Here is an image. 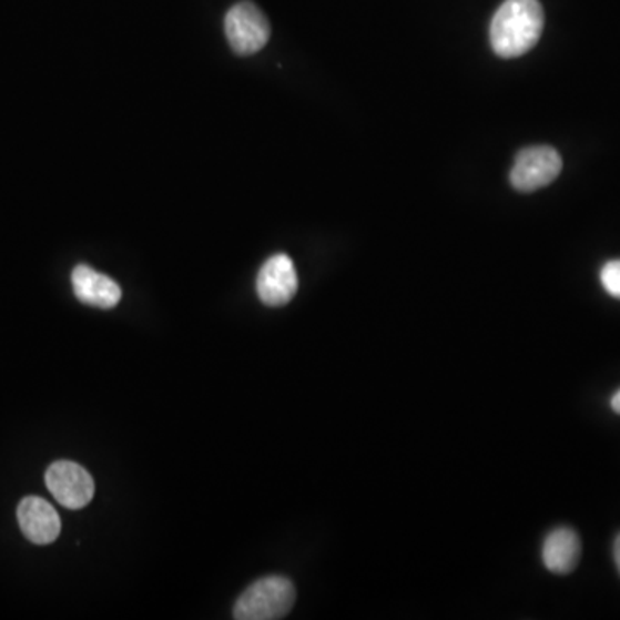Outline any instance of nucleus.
<instances>
[{"label":"nucleus","instance_id":"nucleus-1","mask_svg":"<svg viewBox=\"0 0 620 620\" xmlns=\"http://www.w3.org/2000/svg\"><path fill=\"white\" fill-rule=\"evenodd\" d=\"M543 27L540 0H505L491 20L489 42L500 58H519L538 43Z\"/></svg>","mask_w":620,"mask_h":620},{"label":"nucleus","instance_id":"nucleus-2","mask_svg":"<svg viewBox=\"0 0 620 620\" xmlns=\"http://www.w3.org/2000/svg\"><path fill=\"white\" fill-rule=\"evenodd\" d=\"M295 598V586L288 578L267 576L243 591L233 616L238 620L283 619L293 609Z\"/></svg>","mask_w":620,"mask_h":620},{"label":"nucleus","instance_id":"nucleus-3","mask_svg":"<svg viewBox=\"0 0 620 620\" xmlns=\"http://www.w3.org/2000/svg\"><path fill=\"white\" fill-rule=\"evenodd\" d=\"M224 31L236 54L252 55L263 51L270 42L271 24L254 2L243 0L227 11Z\"/></svg>","mask_w":620,"mask_h":620},{"label":"nucleus","instance_id":"nucleus-4","mask_svg":"<svg viewBox=\"0 0 620 620\" xmlns=\"http://www.w3.org/2000/svg\"><path fill=\"white\" fill-rule=\"evenodd\" d=\"M562 171V157L553 146H528L517 154L510 183L519 192H536L553 183Z\"/></svg>","mask_w":620,"mask_h":620},{"label":"nucleus","instance_id":"nucleus-5","mask_svg":"<svg viewBox=\"0 0 620 620\" xmlns=\"http://www.w3.org/2000/svg\"><path fill=\"white\" fill-rule=\"evenodd\" d=\"M47 488L68 509H83L95 495V482L85 467L70 460L52 464L45 472Z\"/></svg>","mask_w":620,"mask_h":620},{"label":"nucleus","instance_id":"nucleus-6","mask_svg":"<svg viewBox=\"0 0 620 620\" xmlns=\"http://www.w3.org/2000/svg\"><path fill=\"white\" fill-rule=\"evenodd\" d=\"M297 289V271L286 254L273 255L258 271L257 295L267 307H283L292 302Z\"/></svg>","mask_w":620,"mask_h":620},{"label":"nucleus","instance_id":"nucleus-7","mask_svg":"<svg viewBox=\"0 0 620 620\" xmlns=\"http://www.w3.org/2000/svg\"><path fill=\"white\" fill-rule=\"evenodd\" d=\"M18 522L31 543L49 545L58 540L61 519L49 501L39 497H27L18 507Z\"/></svg>","mask_w":620,"mask_h":620},{"label":"nucleus","instance_id":"nucleus-8","mask_svg":"<svg viewBox=\"0 0 620 620\" xmlns=\"http://www.w3.org/2000/svg\"><path fill=\"white\" fill-rule=\"evenodd\" d=\"M74 295L90 307L112 308L121 301V288L114 279L81 264L71 274Z\"/></svg>","mask_w":620,"mask_h":620},{"label":"nucleus","instance_id":"nucleus-9","mask_svg":"<svg viewBox=\"0 0 620 620\" xmlns=\"http://www.w3.org/2000/svg\"><path fill=\"white\" fill-rule=\"evenodd\" d=\"M545 567L553 575H570L581 559V540L570 528H557L547 536L541 550Z\"/></svg>","mask_w":620,"mask_h":620},{"label":"nucleus","instance_id":"nucleus-10","mask_svg":"<svg viewBox=\"0 0 620 620\" xmlns=\"http://www.w3.org/2000/svg\"><path fill=\"white\" fill-rule=\"evenodd\" d=\"M600 282L610 297L619 298L620 301V258L610 261V263L601 267Z\"/></svg>","mask_w":620,"mask_h":620},{"label":"nucleus","instance_id":"nucleus-11","mask_svg":"<svg viewBox=\"0 0 620 620\" xmlns=\"http://www.w3.org/2000/svg\"><path fill=\"white\" fill-rule=\"evenodd\" d=\"M613 560H616L617 570L620 575V532L617 535L616 543H613Z\"/></svg>","mask_w":620,"mask_h":620},{"label":"nucleus","instance_id":"nucleus-12","mask_svg":"<svg viewBox=\"0 0 620 620\" xmlns=\"http://www.w3.org/2000/svg\"><path fill=\"white\" fill-rule=\"evenodd\" d=\"M610 407H612L613 413L620 414V389L613 395L612 400H610Z\"/></svg>","mask_w":620,"mask_h":620}]
</instances>
